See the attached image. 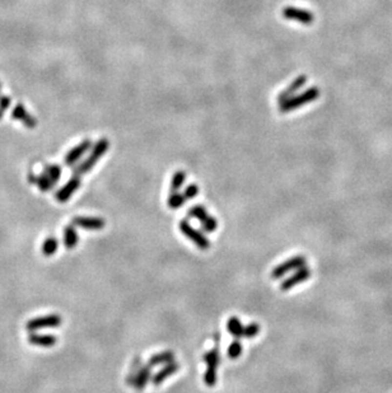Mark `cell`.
Instances as JSON below:
<instances>
[{
	"label": "cell",
	"mask_w": 392,
	"mask_h": 393,
	"mask_svg": "<svg viewBox=\"0 0 392 393\" xmlns=\"http://www.w3.org/2000/svg\"><path fill=\"white\" fill-rule=\"evenodd\" d=\"M110 148V142L107 138L100 139L94 145H92L91 153L88 155L84 161H82L81 165H78L74 168V174L77 176H82V174H87L88 172H91L93 167L98 163L102 157L107 153Z\"/></svg>",
	"instance_id": "cell-1"
},
{
	"label": "cell",
	"mask_w": 392,
	"mask_h": 393,
	"mask_svg": "<svg viewBox=\"0 0 392 393\" xmlns=\"http://www.w3.org/2000/svg\"><path fill=\"white\" fill-rule=\"evenodd\" d=\"M318 97H320V89L317 87H311L306 89L303 93L295 94V96L290 97V98H288L282 103H279V110L282 113L292 112V111H295L299 107L311 103V102L317 100Z\"/></svg>",
	"instance_id": "cell-2"
},
{
	"label": "cell",
	"mask_w": 392,
	"mask_h": 393,
	"mask_svg": "<svg viewBox=\"0 0 392 393\" xmlns=\"http://www.w3.org/2000/svg\"><path fill=\"white\" fill-rule=\"evenodd\" d=\"M178 227H180V230H181L182 234L187 237L198 248L203 249V251H206V249L210 248V241H209V238H207L204 233L200 232L199 229L194 228L187 220L182 219L180 222V224H178Z\"/></svg>",
	"instance_id": "cell-3"
},
{
	"label": "cell",
	"mask_w": 392,
	"mask_h": 393,
	"mask_svg": "<svg viewBox=\"0 0 392 393\" xmlns=\"http://www.w3.org/2000/svg\"><path fill=\"white\" fill-rule=\"evenodd\" d=\"M306 262H307L306 257L301 255L294 256V257L289 258V260H285L284 262H282V264L272 269L271 277L272 279H275V280L282 279V277L285 276L288 272H292V271L298 270V269L306 266Z\"/></svg>",
	"instance_id": "cell-4"
},
{
	"label": "cell",
	"mask_w": 392,
	"mask_h": 393,
	"mask_svg": "<svg viewBox=\"0 0 392 393\" xmlns=\"http://www.w3.org/2000/svg\"><path fill=\"white\" fill-rule=\"evenodd\" d=\"M62 317L59 314H47V316L36 317V318L29 319L26 325V329L29 332L41 329H56V327L62 325Z\"/></svg>",
	"instance_id": "cell-5"
},
{
	"label": "cell",
	"mask_w": 392,
	"mask_h": 393,
	"mask_svg": "<svg viewBox=\"0 0 392 393\" xmlns=\"http://www.w3.org/2000/svg\"><path fill=\"white\" fill-rule=\"evenodd\" d=\"M282 14L285 20L294 21V22L302 23V24H306V26L312 24L314 21V16L312 12L306 9H301V8L297 7H290V5H289V7L283 8Z\"/></svg>",
	"instance_id": "cell-6"
},
{
	"label": "cell",
	"mask_w": 392,
	"mask_h": 393,
	"mask_svg": "<svg viewBox=\"0 0 392 393\" xmlns=\"http://www.w3.org/2000/svg\"><path fill=\"white\" fill-rule=\"evenodd\" d=\"M312 272L311 269L307 268V266H303V268L295 270V272L293 275H290L289 277H287L283 283H280V290L282 291H288V290L293 289L294 287L299 285V284L305 283L306 280H308L311 277Z\"/></svg>",
	"instance_id": "cell-7"
},
{
	"label": "cell",
	"mask_w": 392,
	"mask_h": 393,
	"mask_svg": "<svg viewBox=\"0 0 392 393\" xmlns=\"http://www.w3.org/2000/svg\"><path fill=\"white\" fill-rule=\"evenodd\" d=\"M79 187H81V177L77 176V174H74V176H73V177H71L70 180L60 188V190L56 191L55 193L56 200H58L59 203L65 204L75 192H77V191H78Z\"/></svg>",
	"instance_id": "cell-8"
},
{
	"label": "cell",
	"mask_w": 392,
	"mask_h": 393,
	"mask_svg": "<svg viewBox=\"0 0 392 393\" xmlns=\"http://www.w3.org/2000/svg\"><path fill=\"white\" fill-rule=\"evenodd\" d=\"M92 148L91 139H84L83 142L79 143L77 146L70 149L66 155H65V165H74L79 159L85 154V153Z\"/></svg>",
	"instance_id": "cell-9"
},
{
	"label": "cell",
	"mask_w": 392,
	"mask_h": 393,
	"mask_svg": "<svg viewBox=\"0 0 392 393\" xmlns=\"http://www.w3.org/2000/svg\"><path fill=\"white\" fill-rule=\"evenodd\" d=\"M71 224L88 230H101L106 227V222L97 216H75Z\"/></svg>",
	"instance_id": "cell-10"
},
{
	"label": "cell",
	"mask_w": 392,
	"mask_h": 393,
	"mask_svg": "<svg viewBox=\"0 0 392 393\" xmlns=\"http://www.w3.org/2000/svg\"><path fill=\"white\" fill-rule=\"evenodd\" d=\"M178 371H180V364H178L177 361L168 363V364H165L161 371L157 372L156 374H153L152 383L154 384V386H161L163 382H165L169 377H172L173 374L177 373Z\"/></svg>",
	"instance_id": "cell-11"
},
{
	"label": "cell",
	"mask_w": 392,
	"mask_h": 393,
	"mask_svg": "<svg viewBox=\"0 0 392 393\" xmlns=\"http://www.w3.org/2000/svg\"><path fill=\"white\" fill-rule=\"evenodd\" d=\"M306 83H307V77H306V75H298L292 83L289 84L288 87L283 90L282 93L279 94L278 96L279 103H282V102L287 101L288 98H290V97L295 96V93H297L299 89H302V88L305 87Z\"/></svg>",
	"instance_id": "cell-12"
},
{
	"label": "cell",
	"mask_w": 392,
	"mask_h": 393,
	"mask_svg": "<svg viewBox=\"0 0 392 393\" xmlns=\"http://www.w3.org/2000/svg\"><path fill=\"white\" fill-rule=\"evenodd\" d=\"M152 367L149 365H145V367H142L139 369V372L136 373L135 378L133 380V384L131 386L135 388L136 391H143L146 387L148 382L152 380Z\"/></svg>",
	"instance_id": "cell-13"
},
{
	"label": "cell",
	"mask_w": 392,
	"mask_h": 393,
	"mask_svg": "<svg viewBox=\"0 0 392 393\" xmlns=\"http://www.w3.org/2000/svg\"><path fill=\"white\" fill-rule=\"evenodd\" d=\"M28 342L31 345L40 346V348H52L58 342V337L54 335H37L29 333Z\"/></svg>",
	"instance_id": "cell-14"
},
{
	"label": "cell",
	"mask_w": 392,
	"mask_h": 393,
	"mask_svg": "<svg viewBox=\"0 0 392 393\" xmlns=\"http://www.w3.org/2000/svg\"><path fill=\"white\" fill-rule=\"evenodd\" d=\"M172 361H175V352L172 350H165V352L153 354L149 358V360H148V365L153 368L157 367V365H165L168 363H172Z\"/></svg>",
	"instance_id": "cell-15"
},
{
	"label": "cell",
	"mask_w": 392,
	"mask_h": 393,
	"mask_svg": "<svg viewBox=\"0 0 392 393\" xmlns=\"http://www.w3.org/2000/svg\"><path fill=\"white\" fill-rule=\"evenodd\" d=\"M79 235L74 224H69L64 228V246L68 249H73L78 246Z\"/></svg>",
	"instance_id": "cell-16"
},
{
	"label": "cell",
	"mask_w": 392,
	"mask_h": 393,
	"mask_svg": "<svg viewBox=\"0 0 392 393\" xmlns=\"http://www.w3.org/2000/svg\"><path fill=\"white\" fill-rule=\"evenodd\" d=\"M227 329L230 335L233 336L234 338L243 337V329H245V326L242 325V322H241V319L238 317H230L228 319Z\"/></svg>",
	"instance_id": "cell-17"
},
{
	"label": "cell",
	"mask_w": 392,
	"mask_h": 393,
	"mask_svg": "<svg viewBox=\"0 0 392 393\" xmlns=\"http://www.w3.org/2000/svg\"><path fill=\"white\" fill-rule=\"evenodd\" d=\"M12 115H13V117H16L17 120H21L22 123L26 124V125L28 126V127H33V126H36V119H35V117L29 116L28 113H27L26 108L21 106V104H18V106H17L16 108H14V111H13V113H12Z\"/></svg>",
	"instance_id": "cell-18"
},
{
	"label": "cell",
	"mask_w": 392,
	"mask_h": 393,
	"mask_svg": "<svg viewBox=\"0 0 392 393\" xmlns=\"http://www.w3.org/2000/svg\"><path fill=\"white\" fill-rule=\"evenodd\" d=\"M58 248H59L58 238H56V237H49V238H46L45 241H43L41 251H42L43 256L50 257V256L55 255Z\"/></svg>",
	"instance_id": "cell-19"
},
{
	"label": "cell",
	"mask_w": 392,
	"mask_h": 393,
	"mask_svg": "<svg viewBox=\"0 0 392 393\" xmlns=\"http://www.w3.org/2000/svg\"><path fill=\"white\" fill-rule=\"evenodd\" d=\"M185 181H186L185 171H182V169L176 171L175 173H173V176H172L171 185H169V190H171V192H178L180 188H181V187L184 186V184H185Z\"/></svg>",
	"instance_id": "cell-20"
},
{
	"label": "cell",
	"mask_w": 392,
	"mask_h": 393,
	"mask_svg": "<svg viewBox=\"0 0 392 393\" xmlns=\"http://www.w3.org/2000/svg\"><path fill=\"white\" fill-rule=\"evenodd\" d=\"M204 363L206 364V368H215L218 369L219 367V363H221V356H219V349H213L210 352H205L204 356Z\"/></svg>",
	"instance_id": "cell-21"
},
{
	"label": "cell",
	"mask_w": 392,
	"mask_h": 393,
	"mask_svg": "<svg viewBox=\"0 0 392 393\" xmlns=\"http://www.w3.org/2000/svg\"><path fill=\"white\" fill-rule=\"evenodd\" d=\"M186 199L184 196V193L180 192H171L169 193L168 199H167V205H168L169 209L176 210L180 209L181 207H184V204L186 203Z\"/></svg>",
	"instance_id": "cell-22"
},
{
	"label": "cell",
	"mask_w": 392,
	"mask_h": 393,
	"mask_svg": "<svg viewBox=\"0 0 392 393\" xmlns=\"http://www.w3.org/2000/svg\"><path fill=\"white\" fill-rule=\"evenodd\" d=\"M242 352H243V348H242V344H241V341H240V338H234L233 341L229 344V346H228L227 355H228V358L232 359V360H237V359L240 358L241 355H242Z\"/></svg>",
	"instance_id": "cell-23"
},
{
	"label": "cell",
	"mask_w": 392,
	"mask_h": 393,
	"mask_svg": "<svg viewBox=\"0 0 392 393\" xmlns=\"http://www.w3.org/2000/svg\"><path fill=\"white\" fill-rule=\"evenodd\" d=\"M43 171H45L46 174L49 176V178H50V181L52 182V185L56 186V184H58L59 180H60V176H62V168H60V165H47Z\"/></svg>",
	"instance_id": "cell-24"
},
{
	"label": "cell",
	"mask_w": 392,
	"mask_h": 393,
	"mask_svg": "<svg viewBox=\"0 0 392 393\" xmlns=\"http://www.w3.org/2000/svg\"><path fill=\"white\" fill-rule=\"evenodd\" d=\"M36 185L39 186V188L42 192H47V191H50L52 188V187H55L54 185H52V182L50 181L49 176L46 174L45 171H42V173L40 174L39 177H37V180H36Z\"/></svg>",
	"instance_id": "cell-25"
},
{
	"label": "cell",
	"mask_w": 392,
	"mask_h": 393,
	"mask_svg": "<svg viewBox=\"0 0 392 393\" xmlns=\"http://www.w3.org/2000/svg\"><path fill=\"white\" fill-rule=\"evenodd\" d=\"M188 216L190 218H194V219H198L199 222L204 220L209 214H207V210L205 209L203 205H195V207H190L188 209Z\"/></svg>",
	"instance_id": "cell-26"
},
{
	"label": "cell",
	"mask_w": 392,
	"mask_h": 393,
	"mask_svg": "<svg viewBox=\"0 0 392 393\" xmlns=\"http://www.w3.org/2000/svg\"><path fill=\"white\" fill-rule=\"evenodd\" d=\"M203 379H204V383L207 387L211 388V387L215 386L218 382L217 369L215 368H206V371L204 372V375H203Z\"/></svg>",
	"instance_id": "cell-27"
},
{
	"label": "cell",
	"mask_w": 392,
	"mask_h": 393,
	"mask_svg": "<svg viewBox=\"0 0 392 393\" xmlns=\"http://www.w3.org/2000/svg\"><path fill=\"white\" fill-rule=\"evenodd\" d=\"M201 229L206 233H213L218 228V220L211 215H207L204 220H201Z\"/></svg>",
	"instance_id": "cell-28"
},
{
	"label": "cell",
	"mask_w": 392,
	"mask_h": 393,
	"mask_svg": "<svg viewBox=\"0 0 392 393\" xmlns=\"http://www.w3.org/2000/svg\"><path fill=\"white\" fill-rule=\"evenodd\" d=\"M260 330H261V327H260L259 323L256 322L248 323V325L245 326V329H243V337L245 338L256 337V336L260 333Z\"/></svg>",
	"instance_id": "cell-29"
},
{
	"label": "cell",
	"mask_w": 392,
	"mask_h": 393,
	"mask_svg": "<svg viewBox=\"0 0 392 393\" xmlns=\"http://www.w3.org/2000/svg\"><path fill=\"white\" fill-rule=\"evenodd\" d=\"M199 195V186L195 184L188 185L186 186L185 191H184V196H185L186 200H191V199H195V197Z\"/></svg>",
	"instance_id": "cell-30"
},
{
	"label": "cell",
	"mask_w": 392,
	"mask_h": 393,
	"mask_svg": "<svg viewBox=\"0 0 392 393\" xmlns=\"http://www.w3.org/2000/svg\"><path fill=\"white\" fill-rule=\"evenodd\" d=\"M9 103H10V100L8 98V97H3V98H0V111L4 112L5 108L9 106Z\"/></svg>",
	"instance_id": "cell-31"
}]
</instances>
